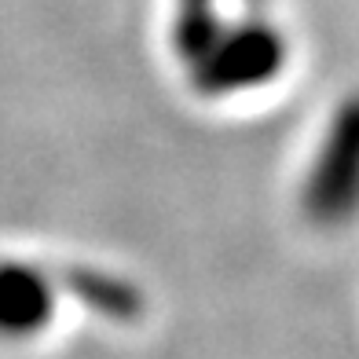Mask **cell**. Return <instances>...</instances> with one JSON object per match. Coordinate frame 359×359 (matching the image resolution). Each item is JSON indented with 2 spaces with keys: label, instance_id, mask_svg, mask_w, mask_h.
Masks as SVG:
<instances>
[{
  "label": "cell",
  "instance_id": "2",
  "mask_svg": "<svg viewBox=\"0 0 359 359\" xmlns=\"http://www.w3.org/2000/svg\"><path fill=\"white\" fill-rule=\"evenodd\" d=\"M297 209L316 231H345L359 220V92L326 114L297 180Z\"/></svg>",
  "mask_w": 359,
  "mask_h": 359
},
{
  "label": "cell",
  "instance_id": "1",
  "mask_svg": "<svg viewBox=\"0 0 359 359\" xmlns=\"http://www.w3.org/2000/svg\"><path fill=\"white\" fill-rule=\"evenodd\" d=\"M169 52L202 100H242L290 67V37L271 0H172Z\"/></svg>",
  "mask_w": 359,
  "mask_h": 359
},
{
  "label": "cell",
  "instance_id": "3",
  "mask_svg": "<svg viewBox=\"0 0 359 359\" xmlns=\"http://www.w3.org/2000/svg\"><path fill=\"white\" fill-rule=\"evenodd\" d=\"M55 286L37 260H0V334L34 337L55 312Z\"/></svg>",
  "mask_w": 359,
  "mask_h": 359
}]
</instances>
